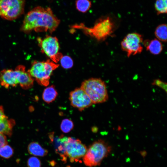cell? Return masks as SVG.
<instances>
[{
	"label": "cell",
	"mask_w": 167,
	"mask_h": 167,
	"mask_svg": "<svg viewBox=\"0 0 167 167\" xmlns=\"http://www.w3.org/2000/svg\"><path fill=\"white\" fill-rule=\"evenodd\" d=\"M60 20L49 7H35L25 15L21 30L28 33L32 30L36 32H49L52 33L58 27Z\"/></svg>",
	"instance_id": "6da1fadb"
},
{
	"label": "cell",
	"mask_w": 167,
	"mask_h": 167,
	"mask_svg": "<svg viewBox=\"0 0 167 167\" xmlns=\"http://www.w3.org/2000/svg\"><path fill=\"white\" fill-rule=\"evenodd\" d=\"M72 27L81 29L86 34L101 41L105 40L113 32L115 25L112 19L107 16L99 19L91 28L86 27L83 24H75Z\"/></svg>",
	"instance_id": "7a4b0ae2"
},
{
	"label": "cell",
	"mask_w": 167,
	"mask_h": 167,
	"mask_svg": "<svg viewBox=\"0 0 167 167\" xmlns=\"http://www.w3.org/2000/svg\"><path fill=\"white\" fill-rule=\"evenodd\" d=\"M112 147L102 139L93 142L89 146L83 157V161L87 166L92 167L100 165L103 160L111 153Z\"/></svg>",
	"instance_id": "3957f363"
},
{
	"label": "cell",
	"mask_w": 167,
	"mask_h": 167,
	"mask_svg": "<svg viewBox=\"0 0 167 167\" xmlns=\"http://www.w3.org/2000/svg\"><path fill=\"white\" fill-rule=\"evenodd\" d=\"M80 88L89 96L93 104L104 103L108 99L106 85L100 78L86 79L82 83Z\"/></svg>",
	"instance_id": "277c9868"
},
{
	"label": "cell",
	"mask_w": 167,
	"mask_h": 167,
	"mask_svg": "<svg viewBox=\"0 0 167 167\" xmlns=\"http://www.w3.org/2000/svg\"><path fill=\"white\" fill-rule=\"evenodd\" d=\"M59 64L48 59L45 61H34L32 63L30 69L28 71L31 76L40 85L47 86L53 71Z\"/></svg>",
	"instance_id": "5b68a950"
},
{
	"label": "cell",
	"mask_w": 167,
	"mask_h": 167,
	"mask_svg": "<svg viewBox=\"0 0 167 167\" xmlns=\"http://www.w3.org/2000/svg\"><path fill=\"white\" fill-rule=\"evenodd\" d=\"M25 0H0V16L9 20H14L22 15Z\"/></svg>",
	"instance_id": "8992f818"
},
{
	"label": "cell",
	"mask_w": 167,
	"mask_h": 167,
	"mask_svg": "<svg viewBox=\"0 0 167 167\" xmlns=\"http://www.w3.org/2000/svg\"><path fill=\"white\" fill-rule=\"evenodd\" d=\"M37 41L42 52L52 61L57 63L60 60L63 55L59 52V43L56 37L46 35L43 39L38 38Z\"/></svg>",
	"instance_id": "52a82bcc"
},
{
	"label": "cell",
	"mask_w": 167,
	"mask_h": 167,
	"mask_svg": "<svg viewBox=\"0 0 167 167\" xmlns=\"http://www.w3.org/2000/svg\"><path fill=\"white\" fill-rule=\"evenodd\" d=\"M143 42V37L141 35L136 32L129 33L121 41V47L129 57L142 52L143 49L142 45Z\"/></svg>",
	"instance_id": "ba28073f"
},
{
	"label": "cell",
	"mask_w": 167,
	"mask_h": 167,
	"mask_svg": "<svg viewBox=\"0 0 167 167\" xmlns=\"http://www.w3.org/2000/svg\"><path fill=\"white\" fill-rule=\"evenodd\" d=\"M66 154L71 162H77L84 157L87 150L86 145L78 139L68 137L66 143Z\"/></svg>",
	"instance_id": "9c48e42d"
},
{
	"label": "cell",
	"mask_w": 167,
	"mask_h": 167,
	"mask_svg": "<svg viewBox=\"0 0 167 167\" xmlns=\"http://www.w3.org/2000/svg\"><path fill=\"white\" fill-rule=\"evenodd\" d=\"M69 100L71 105L80 111L93 104L89 96L80 88H76L70 92Z\"/></svg>",
	"instance_id": "30bf717a"
},
{
	"label": "cell",
	"mask_w": 167,
	"mask_h": 167,
	"mask_svg": "<svg viewBox=\"0 0 167 167\" xmlns=\"http://www.w3.org/2000/svg\"><path fill=\"white\" fill-rule=\"evenodd\" d=\"M25 67L23 65L17 66L14 70L4 69L0 72V83L5 88L15 87L19 84V78L22 70Z\"/></svg>",
	"instance_id": "8fae6325"
},
{
	"label": "cell",
	"mask_w": 167,
	"mask_h": 167,
	"mask_svg": "<svg viewBox=\"0 0 167 167\" xmlns=\"http://www.w3.org/2000/svg\"><path fill=\"white\" fill-rule=\"evenodd\" d=\"M49 137L55 152L59 155L61 160L66 163L67 158L66 154V143L68 137L61 135L56 138L53 135L51 134L49 135Z\"/></svg>",
	"instance_id": "7c38bea8"
},
{
	"label": "cell",
	"mask_w": 167,
	"mask_h": 167,
	"mask_svg": "<svg viewBox=\"0 0 167 167\" xmlns=\"http://www.w3.org/2000/svg\"><path fill=\"white\" fill-rule=\"evenodd\" d=\"M34 80L28 71H26L25 67L21 71L19 78V84L20 86L24 89H28L33 86Z\"/></svg>",
	"instance_id": "4fadbf2b"
},
{
	"label": "cell",
	"mask_w": 167,
	"mask_h": 167,
	"mask_svg": "<svg viewBox=\"0 0 167 167\" xmlns=\"http://www.w3.org/2000/svg\"><path fill=\"white\" fill-rule=\"evenodd\" d=\"M143 44L147 51L154 55H158L161 53L163 50V45L161 42L157 39L151 41L147 40Z\"/></svg>",
	"instance_id": "5bb4252c"
},
{
	"label": "cell",
	"mask_w": 167,
	"mask_h": 167,
	"mask_svg": "<svg viewBox=\"0 0 167 167\" xmlns=\"http://www.w3.org/2000/svg\"><path fill=\"white\" fill-rule=\"evenodd\" d=\"M58 95L57 91L54 85L49 86L45 88L42 94V99L48 104L54 101Z\"/></svg>",
	"instance_id": "9a60e30c"
},
{
	"label": "cell",
	"mask_w": 167,
	"mask_h": 167,
	"mask_svg": "<svg viewBox=\"0 0 167 167\" xmlns=\"http://www.w3.org/2000/svg\"><path fill=\"white\" fill-rule=\"evenodd\" d=\"M28 152L35 156H46L48 151L43 148L37 142H32L28 145Z\"/></svg>",
	"instance_id": "2e32d148"
},
{
	"label": "cell",
	"mask_w": 167,
	"mask_h": 167,
	"mask_svg": "<svg viewBox=\"0 0 167 167\" xmlns=\"http://www.w3.org/2000/svg\"><path fill=\"white\" fill-rule=\"evenodd\" d=\"M15 124L14 120L8 119L7 118L0 122V133L11 136L12 134L13 127Z\"/></svg>",
	"instance_id": "e0dca14e"
},
{
	"label": "cell",
	"mask_w": 167,
	"mask_h": 167,
	"mask_svg": "<svg viewBox=\"0 0 167 167\" xmlns=\"http://www.w3.org/2000/svg\"><path fill=\"white\" fill-rule=\"evenodd\" d=\"M167 25L161 24L158 25L155 31V35L158 40L160 41L166 42L167 41Z\"/></svg>",
	"instance_id": "ac0fdd59"
},
{
	"label": "cell",
	"mask_w": 167,
	"mask_h": 167,
	"mask_svg": "<svg viewBox=\"0 0 167 167\" xmlns=\"http://www.w3.org/2000/svg\"><path fill=\"white\" fill-rule=\"evenodd\" d=\"M92 6L91 2L89 0H76L75 6L77 10L83 13L87 12Z\"/></svg>",
	"instance_id": "d6986e66"
},
{
	"label": "cell",
	"mask_w": 167,
	"mask_h": 167,
	"mask_svg": "<svg viewBox=\"0 0 167 167\" xmlns=\"http://www.w3.org/2000/svg\"><path fill=\"white\" fill-rule=\"evenodd\" d=\"M154 7L157 15L167 13V0H155Z\"/></svg>",
	"instance_id": "ffe728a7"
},
{
	"label": "cell",
	"mask_w": 167,
	"mask_h": 167,
	"mask_svg": "<svg viewBox=\"0 0 167 167\" xmlns=\"http://www.w3.org/2000/svg\"><path fill=\"white\" fill-rule=\"evenodd\" d=\"M73 127L74 124L71 120L66 118L62 121L60 125V128L63 132L68 133L73 129Z\"/></svg>",
	"instance_id": "44dd1931"
},
{
	"label": "cell",
	"mask_w": 167,
	"mask_h": 167,
	"mask_svg": "<svg viewBox=\"0 0 167 167\" xmlns=\"http://www.w3.org/2000/svg\"><path fill=\"white\" fill-rule=\"evenodd\" d=\"M13 153V148L7 144L0 149V156L6 159L9 158L12 156Z\"/></svg>",
	"instance_id": "7402d4cb"
},
{
	"label": "cell",
	"mask_w": 167,
	"mask_h": 167,
	"mask_svg": "<svg viewBox=\"0 0 167 167\" xmlns=\"http://www.w3.org/2000/svg\"><path fill=\"white\" fill-rule=\"evenodd\" d=\"M60 61L61 66L64 68L66 69L70 68L73 66V60L69 56L67 55L62 56Z\"/></svg>",
	"instance_id": "603a6c76"
},
{
	"label": "cell",
	"mask_w": 167,
	"mask_h": 167,
	"mask_svg": "<svg viewBox=\"0 0 167 167\" xmlns=\"http://www.w3.org/2000/svg\"><path fill=\"white\" fill-rule=\"evenodd\" d=\"M27 165L28 167H41V162L38 158L32 156L28 159Z\"/></svg>",
	"instance_id": "cb8c5ba5"
},
{
	"label": "cell",
	"mask_w": 167,
	"mask_h": 167,
	"mask_svg": "<svg viewBox=\"0 0 167 167\" xmlns=\"http://www.w3.org/2000/svg\"><path fill=\"white\" fill-rule=\"evenodd\" d=\"M152 85L157 86L164 90L166 92H167V84L166 82L159 79H156L153 81Z\"/></svg>",
	"instance_id": "d4e9b609"
},
{
	"label": "cell",
	"mask_w": 167,
	"mask_h": 167,
	"mask_svg": "<svg viewBox=\"0 0 167 167\" xmlns=\"http://www.w3.org/2000/svg\"><path fill=\"white\" fill-rule=\"evenodd\" d=\"M7 143V142L6 136L4 134L0 133V149Z\"/></svg>",
	"instance_id": "484cf974"
},
{
	"label": "cell",
	"mask_w": 167,
	"mask_h": 167,
	"mask_svg": "<svg viewBox=\"0 0 167 167\" xmlns=\"http://www.w3.org/2000/svg\"><path fill=\"white\" fill-rule=\"evenodd\" d=\"M7 118L5 115L3 107L0 106V122L2 121Z\"/></svg>",
	"instance_id": "4316f807"
}]
</instances>
